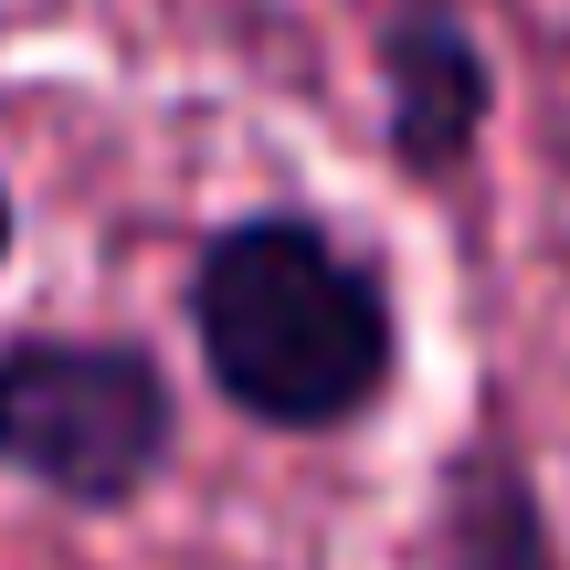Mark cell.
Wrapping results in <instances>:
<instances>
[{"label": "cell", "instance_id": "obj_5", "mask_svg": "<svg viewBox=\"0 0 570 570\" xmlns=\"http://www.w3.org/2000/svg\"><path fill=\"white\" fill-rule=\"evenodd\" d=\"M11 244H21V202H11V180H0V275H11Z\"/></svg>", "mask_w": 570, "mask_h": 570}, {"label": "cell", "instance_id": "obj_2", "mask_svg": "<svg viewBox=\"0 0 570 570\" xmlns=\"http://www.w3.org/2000/svg\"><path fill=\"white\" fill-rule=\"evenodd\" d=\"M180 465V381L127 327H11L0 338V475L75 518H127Z\"/></svg>", "mask_w": 570, "mask_h": 570}, {"label": "cell", "instance_id": "obj_1", "mask_svg": "<svg viewBox=\"0 0 570 570\" xmlns=\"http://www.w3.org/2000/svg\"><path fill=\"white\" fill-rule=\"evenodd\" d=\"M180 317L202 338V381L254 433L338 444L402 402V360H412L402 285H391L381 244L338 233L327 212L265 202L212 223L190 244Z\"/></svg>", "mask_w": 570, "mask_h": 570}, {"label": "cell", "instance_id": "obj_3", "mask_svg": "<svg viewBox=\"0 0 570 570\" xmlns=\"http://www.w3.org/2000/svg\"><path fill=\"white\" fill-rule=\"evenodd\" d=\"M370 85H381V159L412 190H454L497 127V53L465 0H381L370 11Z\"/></svg>", "mask_w": 570, "mask_h": 570}, {"label": "cell", "instance_id": "obj_4", "mask_svg": "<svg viewBox=\"0 0 570 570\" xmlns=\"http://www.w3.org/2000/svg\"><path fill=\"white\" fill-rule=\"evenodd\" d=\"M412 570H560L550 497H539V475H529L508 423H475L433 465V508H423Z\"/></svg>", "mask_w": 570, "mask_h": 570}]
</instances>
